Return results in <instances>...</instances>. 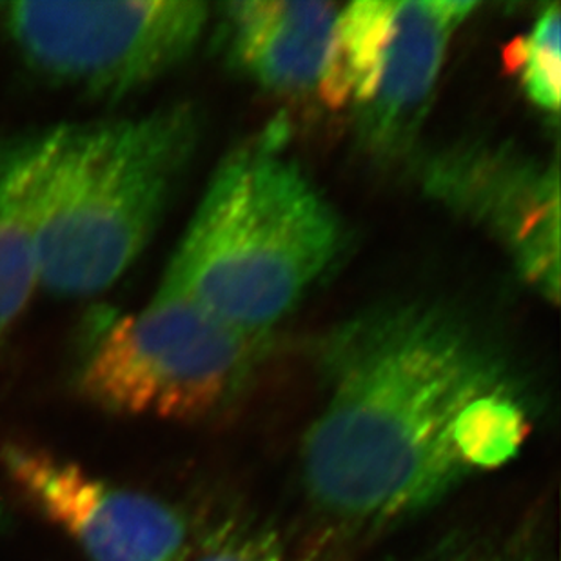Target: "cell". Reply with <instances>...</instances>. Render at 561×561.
Instances as JSON below:
<instances>
[{
    "label": "cell",
    "instance_id": "obj_1",
    "mask_svg": "<svg viewBox=\"0 0 561 561\" xmlns=\"http://www.w3.org/2000/svg\"><path fill=\"white\" fill-rule=\"evenodd\" d=\"M320 364L328 398L304 438L302 478L336 524L416 516L513 460L529 435L502 353L449 309H373L329 334Z\"/></svg>",
    "mask_w": 561,
    "mask_h": 561
},
{
    "label": "cell",
    "instance_id": "obj_2",
    "mask_svg": "<svg viewBox=\"0 0 561 561\" xmlns=\"http://www.w3.org/2000/svg\"><path fill=\"white\" fill-rule=\"evenodd\" d=\"M201 137L191 104L33 133L30 215L38 286L60 298L117 284L148 248Z\"/></svg>",
    "mask_w": 561,
    "mask_h": 561
},
{
    "label": "cell",
    "instance_id": "obj_3",
    "mask_svg": "<svg viewBox=\"0 0 561 561\" xmlns=\"http://www.w3.org/2000/svg\"><path fill=\"white\" fill-rule=\"evenodd\" d=\"M282 138L273 127L218 165L160 284L250 334H270L344 248L339 215Z\"/></svg>",
    "mask_w": 561,
    "mask_h": 561
},
{
    "label": "cell",
    "instance_id": "obj_4",
    "mask_svg": "<svg viewBox=\"0 0 561 561\" xmlns=\"http://www.w3.org/2000/svg\"><path fill=\"white\" fill-rule=\"evenodd\" d=\"M267 350L270 334L244 333L159 287L99 336L77 386L107 413L193 422L240 398Z\"/></svg>",
    "mask_w": 561,
    "mask_h": 561
},
{
    "label": "cell",
    "instance_id": "obj_5",
    "mask_svg": "<svg viewBox=\"0 0 561 561\" xmlns=\"http://www.w3.org/2000/svg\"><path fill=\"white\" fill-rule=\"evenodd\" d=\"M471 0H358L336 16L318 93L355 110L362 144L381 160L413 149L430 112L445 55Z\"/></svg>",
    "mask_w": 561,
    "mask_h": 561
},
{
    "label": "cell",
    "instance_id": "obj_6",
    "mask_svg": "<svg viewBox=\"0 0 561 561\" xmlns=\"http://www.w3.org/2000/svg\"><path fill=\"white\" fill-rule=\"evenodd\" d=\"M11 41L43 79L102 101L153 84L195 51L211 21L196 0L5 4Z\"/></svg>",
    "mask_w": 561,
    "mask_h": 561
},
{
    "label": "cell",
    "instance_id": "obj_7",
    "mask_svg": "<svg viewBox=\"0 0 561 561\" xmlns=\"http://www.w3.org/2000/svg\"><path fill=\"white\" fill-rule=\"evenodd\" d=\"M422 190L499 240L518 271L557 302L560 291V182L557 164L503 144L467 142L433 154Z\"/></svg>",
    "mask_w": 561,
    "mask_h": 561
},
{
    "label": "cell",
    "instance_id": "obj_8",
    "mask_svg": "<svg viewBox=\"0 0 561 561\" xmlns=\"http://www.w3.org/2000/svg\"><path fill=\"white\" fill-rule=\"evenodd\" d=\"M0 460L16 493L88 560L186 561L190 522L171 503L101 480L38 447L8 445Z\"/></svg>",
    "mask_w": 561,
    "mask_h": 561
},
{
    "label": "cell",
    "instance_id": "obj_9",
    "mask_svg": "<svg viewBox=\"0 0 561 561\" xmlns=\"http://www.w3.org/2000/svg\"><path fill=\"white\" fill-rule=\"evenodd\" d=\"M339 8L320 0H240L220 5L218 44L229 66L278 93L318 91Z\"/></svg>",
    "mask_w": 561,
    "mask_h": 561
},
{
    "label": "cell",
    "instance_id": "obj_10",
    "mask_svg": "<svg viewBox=\"0 0 561 561\" xmlns=\"http://www.w3.org/2000/svg\"><path fill=\"white\" fill-rule=\"evenodd\" d=\"M38 287L27 160L16 137L0 140V336L22 317Z\"/></svg>",
    "mask_w": 561,
    "mask_h": 561
},
{
    "label": "cell",
    "instance_id": "obj_11",
    "mask_svg": "<svg viewBox=\"0 0 561 561\" xmlns=\"http://www.w3.org/2000/svg\"><path fill=\"white\" fill-rule=\"evenodd\" d=\"M408 561H557L546 524L535 519L505 529L460 530Z\"/></svg>",
    "mask_w": 561,
    "mask_h": 561
},
{
    "label": "cell",
    "instance_id": "obj_12",
    "mask_svg": "<svg viewBox=\"0 0 561 561\" xmlns=\"http://www.w3.org/2000/svg\"><path fill=\"white\" fill-rule=\"evenodd\" d=\"M560 5H547L530 32L507 51V62L530 102L552 115L560 110Z\"/></svg>",
    "mask_w": 561,
    "mask_h": 561
},
{
    "label": "cell",
    "instance_id": "obj_13",
    "mask_svg": "<svg viewBox=\"0 0 561 561\" xmlns=\"http://www.w3.org/2000/svg\"><path fill=\"white\" fill-rule=\"evenodd\" d=\"M186 561H306L280 533L264 524L226 519L204 538Z\"/></svg>",
    "mask_w": 561,
    "mask_h": 561
},
{
    "label": "cell",
    "instance_id": "obj_14",
    "mask_svg": "<svg viewBox=\"0 0 561 561\" xmlns=\"http://www.w3.org/2000/svg\"><path fill=\"white\" fill-rule=\"evenodd\" d=\"M4 10H5V4H2V2H0V19H2V13H4Z\"/></svg>",
    "mask_w": 561,
    "mask_h": 561
}]
</instances>
